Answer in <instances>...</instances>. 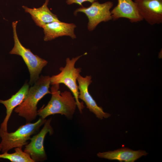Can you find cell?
Segmentation results:
<instances>
[{"instance_id": "16", "label": "cell", "mask_w": 162, "mask_h": 162, "mask_svg": "<svg viewBox=\"0 0 162 162\" xmlns=\"http://www.w3.org/2000/svg\"><path fill=\"white\" fill-rule=\"evenodd\" d=\"M97 0H67L66 3L69 5L73 4H78L82 6V3L85 2H89L92 3L94 2L97 1Z\"/></svg>"}, {"instance_id": "8", "label": "cell", "mask_w": 162, "mask_h": 162, "mask_svg": "<svg viewBox=\"0 0 162 162\" xmlns=\"http://www.w3.org/2000/svg\"><path fill=\"white\" fill-rule=\"evenodd\" d=\"M79 91L78 98L85 104L87 108L94 113L98 118L101 119L109 117L111 115L105 112L102 108L97 104L96 102L90 94L88 87L92 82L91 76L83 77L80 75L77 78Z\"/></svg>"}, {"instance_id": "3", "label": "cell", "mask_w": 162, "mask_h": 162, "mask_svg": "<svg viewBox=\"0 0 162 162\" xmlns=\"http://www.w3.org/2000/svg\"><path fill=\"white\" fill-rule=\"evenodd\" d=\"M46 120L40 118L34 123L27 122L20 126L15 131L10 133L0 128V143L2 153L8 152L13 148L21 147L27 145V141L35 134Z\"/></svg>"}, {"instance_id": "17", "label": "cell", "mask_w": 162, "mask_h": 162, "mask_svg": "<svg viewBox=\"0 0 162 162\" xmlns=\"http://www.w3.org/2000/svg\"><path fill=\"white\" fill-rule=\"evenodd\" d=\"M2 147L1 143H0V151L2 150Z\"/></svg>"}, {"instance_id": "9", "label": "cell", "mask_w": 162, "mask_h": 162, "mask_svg": "<svg viewBox=\"0 0 162 162\" xmlns=\"http://www.w3.org/2000/svg\"><path fill=\"white\" fill-rule=\"evenodd\" d=\"M142 18L151 25L162 22V0H135Z\"/></svg>"}, {"instance_id": "5", "label": "cell", "mask_w": 162, "mask_h": 162, "mask_svg": "<svg viewBox=\"0 0 162 162\" xmlns=\"http://www.w3.org/2000/svg\"><path fill=\"white\" fill-rule=\"evenodd\" d=\"M18 22V21H16L12 23L14 44L9 53L18 55L22 58L28 70L30 75L29 84L32 85L38 79L40 74L48 62L34 54L29 49L26 48L22 44L16 33V26Z\"/></svg>"}, {"instance_id": "7", "label": "cell", "mask_w": 162, "mask_h": 162, "mask_svg": "<svg viewBox=\"0 0 162 162\" xmlns=\"http://www.w3.org/2000/svg\"><path fill=\"white\" fill-rule=\"evenodd\" d=\"M51 121V118L46 120L40 132L31 137L30 142L25 145L24 152L28 154L34 162L43 161L47 159L44 143L46 134L49 133L52 135L53 133Z\"/></svg>"}, {"instance_id": "12", "label": "cell", "mask_w": 162, "mask_h": 162, "mask_svg": "<svg viewBox=\"0 0 162 162\" xmlns=\"http://www.w3.org/2000/svg\"><path fill=\"white\" fill-rule=\"evenodd\" d=\"M148 153L145 151H134L127 148H122L113 151L99 152L97 156L100 158L110 160H116L120 162H134Z\"/></svg>"}, {"instance_id": "10", "label": "cell", "mask_w": 162, "mask_h": 162, "mask_svg": "<svg viewBox=\"0 0 162 162\" xmlns=\"http://www.w3.org/2000/svg\"><path fill=\"white\" fill-rule=\"evenodd\" d=\"M111 13L113 20L124 18L131 22H136L143 20L136 4L132 0H118L117 5Z\"/></svg>"}, {"instance_id": "13", "label": "cell", "mask_w": 162, "mask_h": 162, "mask_svg": "<svg viewBox=\"0 0 162 162\" xmlns=\"http://www.w3.org/2000/svg\"><path fill=\"white\" fill-rule=\"evenodd\" d=\"M49 1L45 0L43 4L38 8H31L25 6H22L25 11L31 15L36 25L40 28H42L46 24L60 21L57 15L52 13L49 9L47 6Z\"/></svg>"}, {"instance_id": "15", "label": "cell", "mask_w": 162, "mask_h": 162, "mask_svg": "<svg viewBox=\"0 0 162 162\" xmlns=\"http://www.w3.org/2000/svg\"><path fill=\"white\" fill-rule=\"evenodd\" d=\"M21 147L15 148V152L8 153L5 152L0 154V158L7 159L12 162H34L30 155L23 151Z\"/></svg>"}, {"instance_id": "2", "label": "cell", "mask_w": 162, "mask_h": 162, "mask_svg": "<svg viewBox=\"0 0 162 162\" xmlns=\"http://www.w3.org/2000/svg\"><path fill=\"white\" fill-rule=\"evenodd\" d=\"M50 77L41 75L29 88L28 93L22 103L14 109L19 116L24 118L27 122L34 120L37 115V105L46 95L51 94L49 90Z\"/></svg>"}, {"instance_id": "6", "label": "cell", "mask_w": 162, "mask_h": 162, "mask_svg": "<svg viewBox=\"0 0 162 162\" xmlns=\"http://www.w3.org/2000/svg\"><path fill=\"white\" fill-rule=\"evenodd\" d=\"M92 3L89 7L82 6L74 12L75 15L79 12H82L86 15L88 20V28L89 31L93 30L101 22L112 19L110 10L113 5V3L111 1L102 4L96 1Z\"/></svg>"}, {"instance_id": "1", "label": "cell", "mask_w": 162, "mask_h": 162, "mask_svg": "<svg viewBox=\"0 0 162 162\" xmlns=\"http://www.w3.org/2000/svg\"><path fill=\"white\" fill-rule=\"evenodd\" d=\"M59 84L52 85L51 99L47 105L37 111V115L45 119L47 116L56 114L71 119L77 107L75 98L72 93L65 91L61 92Z\"/></svg>"}, {"instance_id": "11", "label": "cell", "mask_w": 162, "mask_h": 162, "mask_svg": "<svg viewBox=\"0 0 162 162\" xmlns=\"http://www.w3.org/2000/svg\"><path fill=\"white\" fill-rule=\"evenodd\" d=\"M76 25L59 21H54L44 26L42 28L44 34V40H51L59 37L69 36L72 39L76 38L74 31Z\"/></svg>"}, {"instance_id": "4", "label": "cell", "mask_w": 162, "mask_h": 162, "mask_svg": "<svg viewBox=\"0 0 162 162\" xmlns=\"http://www.w3.org/2000/svg\"><path fill=\"white\" fill-rule=\"evenodd\" d=\"M83 55L73 58L71 59L67 58L66 59L65 67H60V72L57 75L52 76L50 78L51 85L63 84L69 89L75 98L77 107L80 113H82L85 106L83 102L79 100V91L77 82L82 68H75V64Z\"/></svg>"}, {"instance_id": "14", "label": "cell", "mask_w": 162, "mask_h": 162, "mask_svg": "<svg viewBox=\"0 0 162 162\" xmlns=\"http://www.w3.org/2000/svg\"><path fill=\"white\" fill-rule=\"evenodd\" d=\"M29 89V85L25 83L21 88L9 99L2 100L0 99V103L3 104L6 109V116L1 125V128L7 131V124L13 110L21 104L26 98Z\"/></svg>"}]
</instances>
